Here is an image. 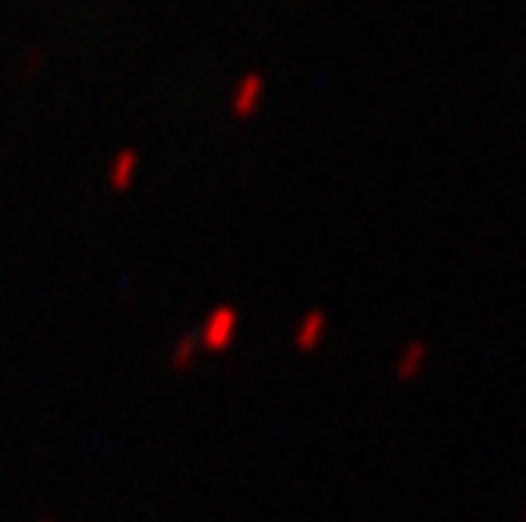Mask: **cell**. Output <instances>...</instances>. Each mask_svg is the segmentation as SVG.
<instances>
[{
	"mask_svg": "<svg viewBox=\"0 0 526 522\" xmlns=\"http://www.w3.org/2000/svg\"><path fill=\"white\" fill-rule=\"evenodd\" d=\"M236 328H240V315H236L234 305H218L208 321L202 324V334H199V346L211 352H221L234 344L236 337Z\"/></svg>",
	"mask_w": 526,
	"mask_h": 522,
	"instance_id": "cell-1",
	"label": "cell"
},
{
	"mask_svg": "<svg viewBox=\"0 0 526 522\" xmlns=\"http://www.w3.org/2000/svg\"><path fill=\"white\" fill-rule=\"evenodd\" d=\"M325 334H328V315L325 312H319V309H312L299 318L297 330H293V344H297L299 352H312V350H319L322 346Z\"/></svg>",
	"mask_w": 526,
	"mask_h": 522,
	"instance_id": "cell-4",
	"label": "cell"
},
{
	"mask_svg": "<svg viewBox=\"0 0 526 522\" xmlns=\"http://www.w3.org/2000/svg\"><path fill=\"white\" fill-rule=\"evenodd\" d=\"M195 350H199V340L195 337H180V344L173 346V368H189L195 359Z\"/></svg>",
	"mask_w": 526,
	"mask_h": 522,
	"instance_id": "cell-7",
	"label": "cell"
},
{
	"mask_svg": "<svg viewBox=\"0 0 526 522\" xmlns=\"http://www.w3.org/2000/svg\"><path fill=\"white\" fill-rule=\"evenodd\" d=\"M44 60H48V51H44L42 44H32V48H26L20 54L16 67H20L22 76H32V73H38V69L44 67Z\"/></svg>",
	"mask_w": 526,
	"mask_h": 522,
	"instance_id": "cell-6",
	"label": "cell"
},
{
	"mask_svg": "<svg viewBox=\"0 0 526 522\" xmlns=\"http://www.w3.org/2000/svg\"><path fill=\"white\" fill-rule=\"evenodd\" d=\"M262 95H265V76L262 73H246V76L234 85V91H230V114H234V117H250V114H256L259 104H262Z\"/></svg>",
	"mask_w": 526,
	"mask_h": 522,
	"instance_id": "cell-2",
	"label": "cell"
},
{
	"mask_svg": "<svg viewBox=\"0 0 526 522\" xmlns=\"http://www.w3.org/2000/svg\"><path fill=\"white\" fill-rule=\"evenodd\" d=\"M520 522H526V507H523V513H520Z\"/></svg>",
	"mask_w": 526,
	"mask_h": 522,
	"instance_id": "cell-8",
	"label": "cell"
},
{
	"mask_svg": "<svg viewBox=\"0 0 526 522\" xmlns=\"http://www.w3.org/2000/svg\"><path fill=\"white\" fill-rule=\"evenodd\" d=\"M48 522H51V519H48Z\"/></svg>",
	"mask_w": 526,
	"mask_h": 522,
	"instance_id": "cell-9",
	"label": "cell"
},
{
	"mask_svg": "<svg viewBox=\"0 0 526 522\" xmlns=\"http://www.w3.org/2000/svg\"><path fill=\"white\" fill-rule=\"evenodd\" d=\"M136 170H139V152H132V148H124V152H117L111 158V164H108V183H111V189H130L132 179H136Z\"/></svg>",
	"mask_w": 526,
	"mask_h": 522,
	"instance_id": "cell-5",
	"label": "cell"
},
{
	"mask_svg": "<svg viewBox=\"0 0 526 522\" xmlns=\"http://www.w3.org/2000/svg\"><path fill=\"white\" fill-rule=\"evenodd\" d=\"M429 346L423 344V340H410L407 346H403L401 352H397L394 359V378L401 381V384H410V381H416L419 375L426 371V365H429Z\"/></svg>",
	"mask_w": 526,
	"mask_h": 522,
	"instance_id": "cell-3",
	"label": "cell"
}]
</instances>
